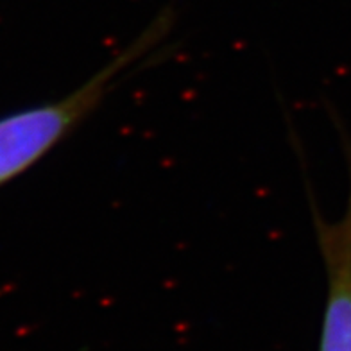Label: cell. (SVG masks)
<instances>
[{"instance_id":"obj_1","label":"cell","mask_w":351,"mask_h":351,"mask_svg":"<svg viewBox=\"0 0 351 351\" xmlns=\"http://www.w3.org/2000/svg\"><path fill=\"white\" fill-rule=\"evenodd\" d=\"M172 5L163 8L138 36L65 97L14 111L0 119V186L42 162L99 110L131 70L143 65L171 34Z\"/></svg>"},{"instance_id":"obj_2","label":"cell","mask_w":351,"mask_h":351,"mask_svg":"<svg viewBox=\"0 0 351 351\" xmlns=\"http://www.w3.org/2000/svg\"><path fill=\"white\" fill-rule=\"evenodd\" d=\"M350 194L346 208L337 221H328L310 195L315 241L326 274L323 321L317 351H351V143Z\"/></svg>"}]
</instances>
